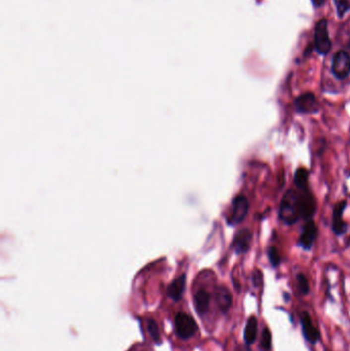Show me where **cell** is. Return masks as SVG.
Masks as SVG:
<instances>
[{
    "instance_id": "1",
    "label": "cell",
    "mask_w": 350,
    "mask_h": 351,
    "mask_svg": "<svg viewBox=\"0 0 350 351\" xmlns=\"http://www.w3.org/2000/svg\"><path fill=\"white\" fill-rule=\"evenodd\" d=\"M279 217L281 221L286 225H294L296 224L300 215V207H299V195L295 190L289 189L284 194L279 210Z\"/></svg>"
},
{
    "instance_id": "19",
    "label": "cell",
    "mask_w": 350,
    "mask_h": 351,
    "mask_svg": "<svg viewBox=\"0 0 350 351\" xmlns=\"http://www.w3.org/2000/svg\"><path fill=\"white\" fill-rule=\"evenodd\" d=\"M271 344H272L271 332L268 328H265L263 332H262V336H261V348L263 351H271Z\"/></svg>"
},
{
    "instance_id": "23",
    "label": "cell",
    "mask_w": 350,
    "mask_h": 351,
    "mask_svg": "<svg viewBox=\"0 0 350 351\" xmlns=\"http://www.w3.org/2000/svg\"><path fill=\"white\" fill-rule=\"evenodd\" d=\"M234 351H253L250 347V345H247V344H242V345H238Z\"/></svg>"
},
{
    "instance_id": "10",
    "label": "cell",
    "mask_w": 350,
    "mask_h": 351,
    "mask_svg": "<svg viewBox=\"0 0 350 351\" xmlns=\"http://www.w3.org/2000/svg\"><path fill=\"white\" fill-rule=\"evenodd\" d=\"M253 240V233L251 230L243 228L236 232L233 237L231 247L235 251L236 254H245L249 252L252 245Z\"/></svg>"
},
{
    "instance_id": "4",
    "label": "cell",
    "mask_w": 350,
    "mask_h": 351,
    "mask_svg": "<svg viewBox=\"0 0 350 351\" xmlns=\"http://www.w3.org/2000/svg\"><path fill=\"white\" fill-rule=\"evenodd\" d=\"M195 320L186 313L180 312L175 317V330L181 339H189L197 332Z\"/></svg>"
},
{
    "instance_id": "20",
    "label": "cell",
    "mask_w": 350,
    "mask_h": 351,
    "mask_svg": "<svg viewBox=\"0 0 350 351\" xmlns=\"http://www.w3.org/2000/svg\"><path fill=\"white\" fill-rule=\"evenodd\" d=\"M267 255H268V259L270 264L272 265V267H278L281 264V256L280 253L278 251V248L275 246H269L267 250Z\"/></svg>"
},
{
    "instance_id": "13",
    "label": "cell",
    "mask_w": 350,
    "mask_h": 351,
    "mask_svg": "<svg viewBox=\"0 0 350 351\" xmlns=\"http://www.w3.org/2000/svg\"><path fill=\"white\" fill-rule=\"evenodd\" d=\"M193 300H194V306L196 311L200 315L207 313L210 306V301H211V296L209 292L206 290L200 289L195 292Z\"/></svg>"
},
{
    "instance_id": "2",
    "label": "cell",
    "mask_w": 350,
    "mask_h": 351,
    "mask_svg": "<svg viewBox=\"0 0 350 351\" xmlns=\"http://www.w3.org/2000/svg\"><path fill=\"white\" fill-rule=\"evenodd\" d=\"M250 202L244 195H237L231 202V211L227 219V223L231 226L240 224L249 213Z\"/></svg>"
},
{
    "instance_id": "14",
    "label": "cell",
    "mask_w": 350,
    "mask_h": 351,
    "mask_svg": "<svg viewBox=\"0 0 350 351\" xmlns=\"http://www.w3.org/2000/svg\"><path fill=\"white\" fill-rule=\"evenodd\" d=\"M216 301L220 310L223 313H226L232 303V296L229 290L225 287H219L216 291Z\"/></svg>"
},
{
    "instance_id": "17",
    "label": "cell",
    "mask_w": 350,
    "mask_h": 351,
    "mask_svg": "<svg viewBox=\"0 0 350 351\" xmlns=\"http://www.w3.org/2000/svg\"><path fill=\"white\" fill-rule=\"evenodd\" d=\"M147 331L150 335V337L152 338V340L157 343L160 344L162 343V338H160V333H159V329L158 326L156 324V321L152 318L147 320Z\"/></svg>"
},
{
    "instance_id": "11",
    "label": "cell",
    "mask_w": 350,
    "mask_h": 351,
    "mask_svg": "<svg viewBox=\"0 0 350 351\" xmlns=\"http://www.w3.org/2000/svg\"><path fill=\"white\" fill-rule=\"evenodd\" d=\"M301 325L305 339L309 341L311 344H315L320 338V333L318 329L313 325L311 316L308 312H303L301 314Z\"/></svg>"
},
{
    "instance_id": "21",
    "label": "cell",
    "mask_w": 350,
    "mask_h": 351,
    "mask_svg": "<svg viewBox=\"0 0 350 351\" xmlns=\"http://www.w3.org/2000/svg\"><path fill=\"white\" fill-rule=\"evenodd\" d=\"M334 3L336 5L338 17L341 19L345 16V13L350 9L349 0H334Z\"/></svg>"
},
{
    "instance_id": "3",
    "label": "cell",
    "mask_w": 350,
    "mask_h": 351,
    "mask_svg": "<svg viewBox=\"0 0 350 351\" xmlns=\"http://www.w3.org/2000/svg\"><path fill=\"white\" fill-rule=\"evenodd\" d=\"M332 47L328 32V21L319 20L314 28V49L320 55H327Z\"/></svg>"
},
{
    "instance_id": "5",
    "label": "cell",
    "mask_w": 350,
    "mask_h": 351,
    "mask_svg": "<svg viewBox=\"0 0 350 351\" xmlns=\"http://www.w3.org/2000/svg\"><path fill=\"white\" fill-rule=\"evenodd\" d=\"M332 73L339 80L347 78L350 74V55L346 51H339L333 57Z\"/></svg>"
},
{
    "instance_id": "25",
    "label": "cell",
    "mask_w": 350,
    "mask_h": 351,
    "mask_svg": "<svg viewBox=\"0 0 350 351\" xmlns=\"http://www.w3.org/2000/svg\"><path fill=\"white\" fill-rule=\"evenodd\" d=\"M347 47H348V49H349V51H350V34H349V38H348V43H347Z\"/></svg>"
},
{
    "instance_id": "18",
    "label": "cell",
    "mask_w": 350,
    "mask_h": 351,
    "mask_svg": "<svg viewBox=\"0 0 350 351\" xmlns=\"http://www.w3.org/2000/svg\"><path fill=\"white\" fill-rule=\"evenodd\" d=\"M297 286H298V290H299L301 295L306 296V295L309 294L310 285H309L308 279L306 277L305 274L299 273L297 275Z\"/></svg>"
},
{
    "instance_id": "9",
    "label": "cell",
    "mask_w": 350,
    "mask_h": 351,
    "mask_svg": "<svg viewBox=\"0 0 350 351\" xmlns=\"http://www.w3.org/2000/svg\"><path fill=\"white\" fill-rule=\"evenodd\" d=\"M295 109L299 113L313 114L318 111V102L313 93H304L295 100Z\"/></svg>"
},
{
    "instance_id": "7",
    "label": "cell",
    "mask_w": 350,
    "mask_h": 351,
    "mask_svg": "<svg viewBox=\"0 0 350 351\" xmlns=\"http://www.w3.org/2000/svg\"><path fill=\"white\" fill-rule=\"evenodd\" d=\"M347 202L345 200L339 201L333 209L332 215V230L337 236H341L346 233L348 226L346 222L343 220V213L346 209Z\"/></svg>"
},
{
    "instance_id": "6",
    "label": "cell",
    "mask_w": 350,
    "mask_h": 351,
    "mask_svg": "<svg viewBox=\"0 0 350 351\" xmlns=\"http://www.w3.org/2000/svg\"><path fill=\"white\" fill-rule=\"evenodd\" d=\"M299 207L301 218L306 221L312 220L316 213V201L309 188L299 190Z\"/></svg>"
},
{
    "instance_id": "24",
    "label": "cell",
    "mask_w": 350,
    "mask_h": 351,
    "mask_svg": "<svg viewBox=\"0 0 350 351\" xmlns=\"http://www.w3.org/2000/svg\"><path fill=\"white\" fill-rule=\"evenodd\" d=\"M311 1L315 7H320L325 3L326 0H311Z\"/></svg>"
},
{
    "instance_id": "12",
    "label": "cell",
    "mask_w": 350,
    "mask_h": 351,
    "mask_svg": "<svg viewBox=\"0 0 350 351\" xmlns=\"http://www.w3.org/2000/svg\"><path fill=\"white\" fill-rule=\"evenodd\" d=\"M185 286H186V275L183 274L169 285L167 289L168 296L175 302L180 301L183 297Z\"/></svg>"
},
{
    "instance_id": "26",
    "label": "cell",
    "mask_w": 350,
    "mask_h": 351,
    "mask_svg": "<svg viewBox=\"0 0 350 351\" xmlns=\"http://www.w3.org/2000/svg\"><path fill=\"white\" fill-rule=\"evenodd\" d=\"M326 351H330V350H326Z\"/></svg>"
},
{
    "instance_id": "22",
    "label": "cell",
    "mask_w": 350,
    "mask_h": 351,
    "mask_svg": "<svg viewBox=\"0 0 350 351\" xmlns=\"http://www.w3.org/2000/svg\"><path fill=\"white\" fill-rule=\"evenodd\" d=\"M262 282H263V274H262V272L260 270H256L253 274V283L256 287H259Z\"/></svg>"
},
{
    "instance_id": "15",
    "label": "cell",
    "mask_w": 350,
    "mask_h": 351,
    "mask_svg": "<svg viewBox=\"0 0 350 351\" xmlns=\"http://www.w3.org/2000/svg\"><path fill=\"white\" fill-rule=\"evenodd\" d=\"M258 334V320L255 316H251L247 320L244 329V342L247 345H251L255 342Z\"/></svg>"
},
{
    "instance_id": "16",
    "label": "cell",
    "mask_w": 350,
    "mask_h": 351,
    "mask_svg": "<svg viewBox=\"0 0 350 351\" xmlns=\"http://www.w3.org/2000/svg\"><path fill=\"white\" fill-rule=\"evenodd\" d=\"M308 180H309V171L306 168H298L295 176L294 182L299 190L307 189L308 188Z\"/></svg>"
},
{
    "instance_id": "8",
    "label": "cell",
    "mask_w": 350,
    "mask_h": 351,
    "mask_svg": "<svg viewBox=\"0 0 350 351\" xmlns=\"http://www.w3.org/2000/svg\"><path fill=\"white\" fill-rule=\"evenodd\" d=\"M317 225L313 220L306 221L305 225L302 228L301 235L298 240V244L304 248L305 251L311 250V247L313 246L316 238H317Z\"/></svg>"
}]
</instances>
